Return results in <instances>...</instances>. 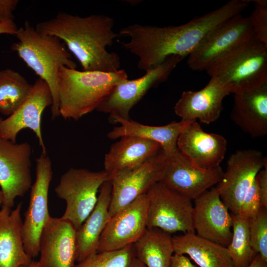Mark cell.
I'll use <instances>...</instances> for the list:
<instances>
[{
	"label": "cell",
	"instance_id": "9a60e30c",
	"mask_svg": "<svg viewBox=\"0 0 267 267\" xmlns=\"http://www.w3.org/2000/svg\"><path fill=\"white\" fill-rule=\"evenodd\" d=\"M223 174L220 166L201 168L178 150L167 158L166 169L160 182L192 201L217 184Z\"/></svg>",
	"mask_w": 267,
	"mask_h": 267
},
{
	"label": "cell",
	"instance_id": "7402d4cb",
	"mask_svg": "<svg viewBox=\"0 0 267 267\" xmlns=\"http://www.w3.org/2000/svg\"><path fill=\"white\" fill-rule=\"evenodd\" d=\"M113 124H118L107 134V137L116 139L131 136L155 141L158 143L165 156L169 158L178 150V138L190 121H180L166 125L154 126L143 125L131 119L125 120L118 117H109Z\"/></svg>",
	"mask_w": 267,
	"mask_h": 267
},
{
	"label": "cell",
	"instance_id": "8992f818",
	"mask_svg": "<svg viewBox=\"0 0 267 267\" xmlns=\"http://www.w3.org/2000/svg\"><path fill=\"white\" fill-rule=\"evenodd\" d=\"M108 180L104 170H68L61 176L54 189L57 196L66 204L61 218L70 222L77 230L94 208L100 187Z\"/></svg>",
	"mask_w": 267,
	"mask_h": 267
},
{
	"label": "cell",
	"instance_id": "ba28073f",
	"mask_svg": "<svg viewBox=\"0 0 267 267\" xmlns=\"http://www.w3.org/2000/svg\"><path fill=\"white\" fill-rule=\"evenodd\" d=\"M52 174L50 158L47 154L41 153L36 159V179L30 188L29 206L21 230L25 252L32 259L39 256L41 234L50 216L48 196Z\"/></svg>",
	"mask_w": 267,
	"mask_h": 267
},
{
	"label": "cell",
	"instance_id": "ac0fdd59",
	"mask_svg": "<svg viewBox=\"0 0 267 267\" xmlns=\"http://www.w3.org/2000/svg\"><path fill=\"white\" fill-rule=\"evenodd\" d=\"M77 230L68 221L50 216L39 242V267H75Z\"/></svg>",
	"mask_w": 267,
	"mask_h": 267
},
{
	"label": "cell",
	"instance_id": "836d02e7",
	"mask_svg": "<svg viewBox=\"0 0 267 267\" xmlns=\"http://www.w3.org/2000/svg\"><path fill=\"white\" fill-rule=\"evenodd\" d=\"M18 3V0H0V23L14 22L13 12Z\"/></svg>",
	"mask_w": 267,
	"mask_h": 267
},
{
	"label": "cell",
	"instance_id": "30bf717a",
	"mask_svg": "<svg viewBox=\"0 0 267 267\" xmlns=\"http://www.w3.org/2000/svg\"><path fill=\"white\" fill-rule=\"evenodd\" d=\"M167 164V158L161 149L140 166L122 170L111 177L110 217L160 182Z\"/></svg>",
	"mask_w": 267,
	"mask_h": 267
},
{
	"label": "cell",
	"instance_id": "f546056e",
	"mask_svg": "<svg viewBox=\"0 0 267 267\" xmlns=\"http://www.w3.org/2000/svg\"><path fill=\"white\" fill-rule=\"evenodd\" d=\"M135 257L133 244L116 251L96 252L75 267H128Z\"/></svg>",
	"mask_w": 267,
	"mask_h": 267
},
{
	"label": "cell",
	"instance_id": "5b68a950",
	"mask_svg": "<svg viewBox=\"0 0 267 267\" xmlns=\"http://www.w3.org/2000/svg\"><path fill=\"white\" fill-rule=\"evenodd\" d=\"M205 70L230 93L251 90L267 82V45L253 36L217 58Z\"/></svg>",
	"mask_w": 267,
	"mask_h": 267
},
{
	"label": "cell",
	"instance_id": "3957f363",
	"mask_svg": "<svg viewBox=\"0 0 267 267\" xmlns=\"http://www.w3.org/2000/svg\"><path fill=\"white\" fill-rule=\"evenodd\" d=\"M128 79L123 69L108 73L62 66L57 82L59 116L79 120L96 110L116 85Z\"/></svg>",
	"mask_w": 267,
	"mask_h": 267
},
{
	"label": "cell",
	"instance_id": "ffe728a7",
	"mask_svg": "<svg viewBox=\"0 0 267 267\" xmlns=\"http://www.w3.org/2000/svg\"><path fill=\"white\" fill-rule=\"evenodd\" d=\"M228 90L214 79L199 90L184 91L176 103L174 111L181 121L198 120L209 124L216 121L222 110V101L230 94Z\"/></svg>",
	"mask_w": 267,
	"mask_h": 267
},
{
	"label": "cell",
	"instance_id": "4316f807",
	"mask_svg": "<svg viewBox=\"0 0 267 267\" xmlns=\"http://www.w3.org/2000/svg\"><path fill=\"white\" fill-rule=\"evenodd\" d=\"M133 246L135 257L146 267H170L175 253L171 234L157 228H147Z\"/></svg>",
	"mask_w": 267,
	"mask_h": 267
},
{
	"label": "cell",
	"instance_id": "484cf974",
	"mask_svg": "<svg viewBox=\"0 0 267 267\" xmlns=\"http://www.w3.org/2000/svg\"><path fill=\"white\" fill-rule=\"evenodd\" d=\"M175 253L186 255L199 267H234L227 248L195 232L173 236Z\"/></svg>",
	"mask_w": 267,
	"mask_h": 267
},
{
	"label": "cell",
	"instance_id": "7c38bea8",
	"mask_svg": "<svg viewBox=\"0 0 267 267\" xmlns=\"http://www.w3.org/2000/svg\"><path fill=\"white\" fill-rule=\"evenodd\" d=\"M32 147L28 142H13L0 137V189L3 205L12 208L32 185Z\"/></svg>",
	"mask_w": 267,
	"mask_h": 267
},
{
	"label": "cell",
	"instance_id": "f35d334b",
	"mask_svg": "<svg viewBox=\"0 0 267 267\" xmlns=\"http://www.w3.org/2000/svg\"><path fill=\"white\" fill-rule=\"evenodd\" d=\"M128 267H146L141 262L135 257L134 258Z\"/></svg>",
	"mask_w": 267,
	"mask_h": 267
},
{
	"label": "cell",
	"instance_id": "2e32d148",
	"mask_svg": "<svg viewBox=\"0 0 267 267\" xmlns=\"http://www.w3.org/2000/svg\"><path fill=\"white\" fill-rule=\"evenodd\" d=\"M52 104V96L48 86L38 78L23 103L13 114L0 122V137L16 142L19 133L29 129L35 134L42 153L47 154L42 135L41 121L44 110Z\"/></svg>",
	"mask_w": 267,
	"mask_h": 267
},
{
	"label": "cell",
	"instance_id": "4dcf8cb0",
	"mask_svg": "<svg viewBox=\"0 0 267 267\" xmlns=\"http://www.w3.org/2000/svg\"><path fill=\"white\" fill-rule=\"evenodd\" d=\"M249 231L252 249L267 262V208L262 207L249 220Z\"/></svg>",
	"mask_w": 267,
	"mask_h": 267
},
{
	"label": "cell",
	"instance_id": "1f68e13d",
	"mask_svg": "<svg viewBox=\"0 0 267 267\" xmlns=\"http://www.w3.org/2000/svg\"><path fill=\"white\" fill-rule=\"evenodd\" d=\"M262 207L256 177L245 195L240 206L238 215L249 220L256 216Z\"/></svg>",
	"mask_w": 267,
	"mask_h": 267
},
{
	"label": "cell",
	"instance_id": "cb8c5ba5",
	"mask_svg": "<svg viewBox=\"0 0 267 267\" xmlns=\"http://www.w3.org/2000/svg\"><path fill=\"white\" fill-rule=\"evenodd\" d=\"M22 203L14 210L2 205L0 209V267H20L30 265L22 238Z\"/></svg>",
	"mask_w": 267,
	"mask_h": 267
},
{
	"label": "cell",
	"instance_id": "d6986e66",
	"mask_svg": "<svg viewBox=\"0 0 267 267\" xmlns=\"http://www.w3.org/2000/svg\"><path fill=\"white\" fill-rule=\"evenodd\" d=\"M177 145L193 164L208 169L220 166L226 154L227 141L222 135L205 132L192 121L179 135Z\"/></svg>",
	"mask_w": 267,
	"mask_h": 267
},
{
	"label": "cell",
	"instance_id": "6da1fadb",
	"mask_svg": "<svg viewBox=\"0 0 267 267\" xmlns=\"http://www.w3.org/2000/svg\"><path fill=\"white\" fill-rule=\"evenodd\" d=\"M249 3L246 0H232L179 26L130 25L119 31L121 36L130 38L128 42L122 43V46L138 58L137 67L146 72L170 56H189L210 32L241 13Z\"/></svg>",
	"mask_w": 267,
	"mask_h": 267
},
{
	"label": "cell",
	"instance_id": "e575fe53",
	"mask_svg": "<svg viewBox=\"0 0 267 267\" xmlns=\"http://www.w3.org/2000/svg\"><path fill=\"white\" fill-rule=\"evenodd\" d=\"M262 207L267 208V164L256 176Z\"/></svg>",
	"mask_w": 267,
	"mask_h": 267
},
{
	"label": "cell",
	"instance_id": "b9f144b4",
	"mask_svg": "<svg viewBox=\"0 0 267 267\" xmlns=\"http://www.w3.org/2000/svg\"><path fill=\"white\" fill-rule=\"evenodd\" d=\"M2 120V118H0V122Z\"/></svg>",
	"mask_w": 267,
	"mask_h": 267
},
{
	"label": "cell",
	"instance_id": "277c9868",
	"mask_svg": "<svg viewBox=\"0 0 267 267\" xmlns=\"http://www.w3.org/2000/svg\"><path fill=\"white\" fill-rule=\"evenodd\" d=\"M18 41L11 46L20 58L48 86L52 96L51 117L59 116L57 76L62 66L76 69L77 64L59 38L37 32L28 21L18 28Z\"/></svg>",
	"mask_w": 267,
	"mask_h": 267
},
{
	"label": "cell",
	"instance_id": "d4e9b609",
	"mask_svg": "<svg viewBox=\"0 0 267 267\" xmlns=\"http://www.w3.org/2000/svg\"><path fill=\"white\" fill-rule=\"evenodd\" d=\"M111 191L109 180L101 185L94 208L77 230L78 263L97 252L100 236L110 218Z\"/></svg>",
	"mask_w": 267,
	"mask_h": 267
},
{
	"label": "cell",
	"instance_id": "d590c367",
	"mask_svg": "<svg viewBox=\"0 0 267 267\" xmlns=\"http://www.w3.org/2000/svg\"><path fill=\"white\" fill-rule=\"evenodd\" d=\"M170 267H197L186 255L174 253L172 256Z\"/></svg>",
	"mask_w": 267,
	"mask_h": 267
},
{
	"label": "cell",
	"instance_id": "603a6c76",
	"mask_svg": "<svg viewBox=\"0 0 267 267\" xmlns=\"http://www.w3.org/2000/svg\"><path fill=\"white\" fill-rule=\"evenodd\" d=\"M161 149L155 141L134 136L122 137L105 154L104 171L109 179L122 170L140 166Z\"/></svg>",
	"mask_w": 267,
	"mask_h": 267
},
{
	"label": "cell",
	"instance_id": "8d00e7d4",
	"mask_svg": "<svg viewBox=\"0 0 267 267\" xmlns=\"http://www.w3.org/2000/svg\"><path fill=\"white\" fill-rule=\"evenodd\" d=\"M18 28L14 22L0 23V35L9 34L15 36Z\"/></svg>",
	"mask_w": 267,
	"mask_h": 267
},
{
	"label": "cell",
	"instance_id": "ab89813d",
	"mask_svg": "<svg viewBox=\"0 0 267 267\" xmlns=\"http://www.w3.org/2000/svg\"><path fill=\"white\" fill-rule=\"evenodd\" d=\"M20 267H39L38 261L33 260L31 263L28 266H21Z\"/></svg>",
	"mask_w": 267,
	"mask_h": 267
},
{
	"label": "cell",
	"instance_id": "d6a6232c",
	"mask_svg": "<svg viewBox=\"0 0 267 267\" xmlns=\"http://www.w3.org/2000/svg\"><path fill=\"white\" fill-rule=\"evenodd\" d=\"M255 3L249 17L254 37L267 45V5Z\"/></svg>",
	"mask_w": 267,
	"mask_h": 267
},
{
	"label": "cell",
	"instance_id": "44dd1931",
	"mask_svg": "<svg viewBox=\"0 0 267 267\" xmlns=\"http://www.w3.org/2000/svg\"><path fill=\"white\" fill-rule=\"evenodd\" d=\"M231 119L253 138L267 134V82L251 90L234 94Z\"/></svg>",
	"mask_w": 267,
	"mask_h": 267
},
{
	"label": "cell",
	"instance_id": "74e56055",
	"mask_svg": "<svg viewBox=\"0 0 267 267\" xmlns=\"http://www.w3.org/2000/svg\"><path fill=\"white\" fill-rule=\"evenodd\" d=\"M248 267H267V262L260 254H257Z\"/></svg>",
	"mask_w": 267,
	"mask_h": 267
},
{
	"label": "cell",
	"instance_id": "52a82bcc",
	"mask_svg": "<svg viewBox=\"0 0 267 267\" xmlns=\"http://www.w3.org/2000/svg\"><path fill=\"white\" fill-rule=\"evenodd\" d=\"M184 58L172 55L162 63L146 71L136 79H128L116 85L96 110L109 114V117L130 119V112L152 88L166 81L177 65Z\"/></svg>",
	"mask_w": 267,
	"mask_h": 267
},
{
	"label": "cell",
	"instance_id": "8fae6325",
	"mask_svg": "<svg viewBox=\"0 0 267 267\" xmlns=\"http://www.w3.org/2000/svg\"><path fill=\"white\" fill-rule=\"evenodd\" d=\"M147 228H157L170 234L195 232L191 200L161 182L148 191Z\"/></svg>",
	"mask_w": 267,
	"mask_h": 267
},
{
	"label": "cell",
	"instance_id": "60d3db41",
	"mask_svg": "<svg viewBox=\"0 0 267 267\" xmlns=\"http://www.w3.org/2000/svg\"><path fill=\"white\" fill-rule=\"evenodd\" d=\"M3 197L2 193L0 189V206L3 205Z\"/></svg>",
	"mask_w": 267,
	"mask_h": 267
},
{
	"label": "cell",
	"instance_id": "f1b7e54d",
	"mask_svg": "<svg viewBox=\"0 0 267 267\" xmlns=\"http://www.w3.org/2000/svg\"><path fill=\"white\" fill-rule=\"evenodd\" d=\"M231 215L232 234L226 248L234 267H248L257 254L250 243L249 220L238 214Z\"/></svg>",
	"mask_w": 267,
	"mask_h": 267
},
{
	"label": "cell",
	"instance_id": "4fadbf2b",
	"mask_svg": "<svg viewBox=\"0 0 267 267\" xmlns=\"http://www.w3.org/2000/svg\"><path fill=\"white\" fill-rule=\"evenodd\" d=\"M148 209L147 192L111 217L100 236L97 252L118 250L134 244L147 228Z\"/></svg>",
	"mask_w": 267,
	"mask_h": 267
},
{
	"label": "cell",
	"instance_id": "83f0119b",
	"mask_svg": "<svg viewBox=\"0 0 267 267\" xmlns=\"http://www.w3.org/2000/svg\"><path fill=\"white\" fill-rule=\"evenodd\" d=\"M33 85L19 72L7 68L0 71V113L13 114L29 94Z\"/></svg>",
	"mask_w": 267,
	"mask_h": 267
},
{
	"label": "cell",
	"instance_id": "e0dca14e",
	"mask_svg": "<svg viewBox=\"0 0 267 267\" xmlns=\"http://www.w3.org/2000/svg\"><path fill=\"white\" fill-rule=\"evenodd\" d=\"M193 226L200 237L227 247L232 234L231 213L216 187L194 200Z\"/></svg>",
	"mask_w": 267,
	"mask_h": 267
},
{
	"label": "cell",
	"instance_id": "7a4b0ae2",
	"mask_svg": "<svg viewBox=\"0 0 267 267\" xmlns=\"http://www.w3.org/2000/svg\"><path fill=\"white\" fill-rule=\"evenodd\" d=\"M114 20L103 14L81 17L59 12L54 18L38 23L39 33L59 38L75 56L83 71L114 72L120 70L118 54L107 50L117 35Z\"/></svg>",
	"mask_w": 267,
	"mask_h": 267
},
{
	"label": "cell",
	"instance_id": "9c48e42d",
	"mask_svg": "<svg viewBox=\"0 0 267 267\" xmlns=\"http://www.w3.org/2000/svg\"><path fill=\"white\" fill-rule=\"evenodd\" d=\"M267 164V157L255 149L238 150L229 157L226 170L216 187L231 214H238L257 174Z\"/></svg>",
	"mask_w": 267,
	"mask_h": 267
},
{
	"label": "cell",
	"instance_id": "5bb4252c",
	"mask_svg": "<svg viewBox=\"0 0 267 267\" xmlns=\"http://www.w3.org/2000/svg\"><path fill=\"white\" fill-rule=\"evenodd\" d=\"M254 36L249 17L238 14L216 28L189 55L187 64L194 71L205 70L215 59Z\"/></svg>",
	"mask_w": 267,
	"mask_h": 267
}]
</instances>
